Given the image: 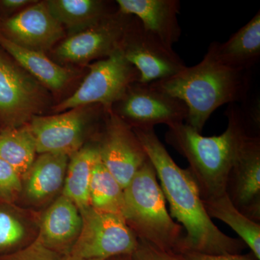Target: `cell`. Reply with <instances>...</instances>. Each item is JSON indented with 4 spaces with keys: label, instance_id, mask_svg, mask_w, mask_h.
<instances>
[{
    "label": "cell",
    "instance_id": "ac0fdd59",
    "mask_svg": "<svg viewBox=\"0 0 260 260\" xmlns=\"http://www.w3.org/2000/svg\"><path fill=\"white\" fill-rule=\"evenodd\" d=\"M208 49L228 68L240 71L251 69L260 58V12L227 42L212 43Z\"/></svg>",
    "mask_w": 260,
    "mask_h": 260
},
{
    "label": "cell",
    "instance_id": "5b68a950",
    "mask_svg": "<svg viewBox=\"0 0 260 260\" xmlns=\"http://www.w3.org/2000/svg\"><path fill=\"white\" fill-rule=\"evenodd\" d=\"M90 72L71 96L56 107V111L98 104L111 109L120 100L131 84L139 81L138 70L124 57L119 48L107 57L89 66Z\"/></svg>",
    "mask_w": 260,
    "mask_h": 260
},
{
    "label": "cell",
    "instance_id": "7a4b0ae2",
    "mask_svg": "<svg viewBox=\"0 0 260 260\" xmlns=\"http://www.w3.org/2000/svg\"><path fill=\"white\" fill-rule=\"evenodd\" d=\"M225 115L228 126L218 136L204 137L185 122L168 126L167 143L189 162L202 200L225 194L229 172L244 140L259 135V119L246 114L235 104H230Z\"/></svg>",
    "mask_w": 260,
    "mask_h": 260
},
{
    "label": "cell",
    "instance_id": "e0dca14e",
    "mask_svg": "<svg viewBox=\"0 0 260 260\" xmlns=\"http://www.w3.org/2000/svg\"><path fill=\"white\" fill-rule=\"evenodd\" d=\"M70 157L64 154H39L23 179V193L34 205L53 199L63 189Z\"/></svg>",
    "mask_w": 260,
    "mask_h": 260
},
{
    "label": "cell",
    "instance_id": "d4e9b609",
    "mask_svg": "<svg viewBox=\"0 0 260 260\" xmlns=\"http://www.w3.org/2000/svg\"><path fill=\"white\" fill-rule=\"evenodd\" d=\"M90 205L98 211L123 217L124 189L101 161L100 156L92 173Z\"/></svg>",
    "mask_w": 260,
    "mask_h": 260
},
{
    "label": "cell",
    "instance_id": "f546056e",
    "mask_svg": "<svg viewBox=\"0 0 260 260\" xmlns=\"http://www.w3.org/2000/svg\"><path fill=\"white\" fill-rule=\"evenodd\" d=\"M34 2L29 1V0H4L2 2V3L7 8L16 9V8H21V7L25 6V5L34 3Z\"/></svg>",
    "mask_w": 260,
    "mask_h": 260
},
{
    "label": "cell",
    "instance_id": "f1b7e54d",
    "mask_svg": "<svg viewBox=\"0 0 260 260\" xmlns=\"http://www.w3.org/2000/svg\"><path fill=\"white\" fill-rule=\"evenodd\" d=\"M181 260H258L252 253L247 254L210 255L197 252H184L179 254Z\"/></svg>",
    "mask_w": 260,
    "mask_h": 260
},
{
    "label": "cell",
    "instance_id": "277c9868",
    "mask_svg": "<svg viewBox=\"0 0 260 260\" xmlns=\"http://www.w3.org/2000/svg\"><path fill=\"white\" fill-rule=\"evenodd\" d=\"M157 178L148 159L124 189L123 218L138 239L178 254L185 232L168 212Z\"/></svg>",
    "mask_w": 260,
    "mask_h": 260
},
{
    "label": "cell",
    "instance_id": "cb8c5ba5",
    "mask_svg": "<svg viewBox=\"0 0 260 260\" xmlns=\"http://www.w3.org/2000/svg\"><path fill=\"white\" fill-rule=\"evenodd\" d=\"M37 146L28 124L0 133V158L8 162L23 181L37 158Z\"/></svg>",
    "mask_w": 260,
    "mask_h": 260
},
{
    "label": "cell",
    "instance_id": "8992f818",
    "mask_svg": "<svg viewBox=\"0 0 260 260\" xmlns=\"http://www.w3.org/2000/svg\"><path fill=\"white\" fill-rule=\"evenodd\" d=\"M79 211L81 231L70 256L106 260L133 254L138 239L121 215L103 213L91 207Z\"/></svg>",
    "mask_w": 260,
    "mask_h": 260
},
{
    "label": "cell",
    "instance_id": "484cf974",
    "mask_svg": "<svg viewBox=\"0 0 260 260\" xmlns=\"http://www.w3.org/2000/svg\"><path fill=\"white\" fill-rule=\"evenodd\" d=\"M23 193V181L11 166L0 158V203L13 205Z\"/></svg>",
    "mask_w": 260,
    "mask_h": 260
},
{
    "label": "cell",
    "instance_id": "4fadbf2b",
    "mask_svg": "<svg viewBox=\"0 0 260 260\" xmlns=\"http://www.w3.org/2000/svg\"><path fill=\"white\" fill-rule=\"evenodd\" d=\"M83 107L53 116H35L28 123L37 153H61L70 157L83 147L89 120Z\"/></svg>",
    "mask_w": 260,
    "mask_h": 260
},
{
    "label": "cell",
    "instance_id": "1f68e13d",
    "mask_svg": "<svg viewBox=\"0 0 260 260\" xmlns=\"http://www.w3.org/2000/svg\"><path fill=\"white\" fill-rule=\"evenodd\" d=\"M63 260H105V259H83V258H78L75 257V256H64V259Z\"/></svg>",
    "mask_w": 260,
    "mask_h": 260
},
{
    "label": "cell",
    "instance_id": "ba28073f",
    "mask_svg": "<svg viewBox=\"0 0 260 260\" xmlns=\"http://www.w3.org/2000/svg\"><path fill=\"white\" fill-rule=\"evenodd\" d=\"M46 99L44 86L0 52V121L6 129L28 124Z\"/></svg>",
    "mask_w": 260,
    "mask_h": 260
},
{
    "label": "cell",
    "instance_id": "d6986e66",
    "mask_svg": "<svg viewBox=\"0 0 260 260\" xmlns=\"http://www.w3.org/2000/svg\"><path fill=\"white\" fill-rule=\"evenodd\" d=\"M0 46L43 86L53 90H59L64 88L71 78L70 70L51 61L44 53L20 47L11 42L3 32H0Z\"/></svg>",
    "mask_w": 260,
    "mask_h": 260
},
{
    "label": "cell",
    "instance_id": "6da1fadb",
    "mask_svg": "<svg viewBox=\"0 0 260 260\" xmlns=\"http://www.w3.org/2000/svg\"><path fill=\"white\" fill-rule=\"evenodd\" d=\"M133 129L155 169L170 207L171 216L177 219L185 232L178 254H240L245 243L229 237L213 223L205 209L199 187L189 168L181 169L174 162L153 128Z\"/></svg>",
    "mask_w": 260,
    "mask_h": 260
},
{
    "label": "cell",
    "instance_id": "603a6c76",
    "mask_svg": "<svg viewBox=\"0 0 260 260\" xmlns=\"http://www.w3.org/2000/svg\"><path fill=\"white\" fill-rule=\"evenodd\" d=\"M210 218L221 220L232 228L249 246L251 252L260 259V223H256L239 211L232 204L226 193L203 201Z\"/></svg>",
    "mask_w": 260,
    "mask_h": 260
},
{
    "label": "cell",
    "instance_id": "8fae6325",
    "mask_svg": "<svg viewBox=\"0 0 260 260\" xmlns=\"http://www.w3.org/2000/svg\"><path fill=\"white\" fill-rule=\"evenodd\" d=\"M133 17L118 9L96 25L64 40L56 49V56L61 60L73 63H86L107 57L119 48Z\"/></svg>",
    "mask_w": 260,
    "mask_h": 260
},
{
    "label": "cell",
    "instance_id": "7c38bea8",
    "mask_svg": "<svg viewBox=\"0 0 260 260\" xmlns=\"http://www.w3.org/2000/svg\"><path fill=\"white\" fill-rule=\"evenodd\" d=\"M225 193L240 213L260 223V137L244 140L229 172Z\"/></svg>",
    "mask_w": 260,
    "mask_h": 260
},
{
    "label": "cell",
    "instance_id": "44dd1931",
    "mask_svg": "<svg viewBox=\"0 0 260 260\" xmlns=\"http://www.w3.org/2000/svg\"><path fill=\"white\" fill-rule=\"evenodd\" d=\"M13 206L0 205V256L28 246L39 234V219Z\"/></svg>",
    "mask_w": 260,
    "mask_h": 260
},
{
    "label": "cell",
    "instance_id": "9c48e42d",
    "mask_svg": "<svg viewBox=\"0 0 260 260\" xmlns=\"http://www.w3.org/2000/svg\"><path fill=\"white\" fill-rule=\"evenodd\" d=\"M119 49L124 57L140 73V82L150 83L177 74L185 63L173 48L145 29L133 16L126 28Z\"/></svg>",
    "mask_w": 260,
    "mask_h": 260
},
{
    "label": "cell",
    "instance_id": "30bf717a",
    "mask_svg": "<svg viewBox=\"0 0 260 260\" xmlns=\"http://www.w3.org/2000/svg\"><path fill=\"white\" fill-rule=\"evenodd\" d=\"M107 114L104 132L98 143L99 156L124 189L149 158L133 129L110 109Z\"/></svg>",
    "mask_w": 260,
    "mask_h": 260
},
{
    "label": "cell",
    "instance_id": "ffe728a7",
    "mask_svg": "<svg viewBox=\"0 0 260 260\" xmlns=\"http://www.w3.org/2000/svg\"><path fill=\"white\" fill-rule=\"evenodd\" d=\"M99 159L98 143L82 147L70 157L61 194L71 200L79 210L90 207V181Z\"/></svg>",
    "mask_w": 260,
    "mask_h": 260
},
{
    "label": "cell",
    "instance_id": "5bb4252c",
    "mask_svg": "<svg viewBox=\"0 0 260 260\" xmlns=\"http://www.w3.org/2000/svg\"><path fill=\"white\" fill-rule=\"evenodd\" d=\"M5 37L20 47L44 53L64 37V28L51 14L46 2L37 3L8 19Z\"/></svg>",
    "mask_w": 260,
    "mask_h": 260
},
{
    "label": "cell",
    "instance_id": "3957f363",
    "mask_svg": "<svg viewBox=\"0 0 260 260\" xmlns=\"http://www.w3.org/2000/svg\"><path fill=\"white\" fill-rule=\"evenodd\" d=\"M247 73L222 64L208 49L198 64L150 83L184 102L188 110L186 124L201 134L217 109L246 100L250 89Z\"/></svg>",
    "mask_w": 260,
    "mask_h": 260
},
{
    "label": "cell",
    "instance_id": "7402d4cb",
    "mask_svg": "<svg viewBox=\"0 0 260 260\" xmlns=\"http://www.w3.org/2000/svg\"><path fill=\"white\" fill-rule=\"evenodd\" d=\"M46 4L53 17L73 35L111 14L106 3L99 0H49Z\"/></svg>",
    "mask_w": 260,
    "mask_h": 260
},
{
    "label": "cell",
    "instance_id": "4dcf8cb0",
    "mask_svg": "<svg viewBox=\"0 0 260 260\" xmlns=\"http://www.w3.org/2000/svg\"><path fill=\"white\" fill-rule=\"evenodd\" d=\"M106 260H133L132 255H120L113 256Z\"/></svg>",
    "mask_w": 260,
    "mask_h": 260
},
{
    "label": "cell",
    "instance_id": "4316f807",
    "mask_svg": "<svg viewBox=\"0 0 260 260\" xmlns=\"http://www.w3.org/2000/svg\"><path fill=\"white\" fill-rule=\"evenodd\" d=\"M64 257L43 244L39 238L18 250L0 256V260H63Z\"/></svg>",
    "mask_w": 260,
    "mask_h": 260
},
{
    "label": "cell",
    "instance_id": "2e32d148",
    "mask_svg": "<svg viewBox=\"0 0 260 260\" xmlns=\"http://www.w3.org/2000/svg\"><path fill=\"white\" fill-rule=\"evenodd\" d=\"M118 9L139 19L143 27L168 47L179 42L181 29L178 21L180 1L178 0H117Z\"/></svg>",
    "mask_w": 260,
    "mask_h": 260
},
{
    "label": "cell",
    "instance_id": "83f0119b",
    "mask_svg": "<svg viewBox=\"0 0 260 260\" xmlns=\"http://www.w3.org/2000/svg\"><path fill=\"white\" fill-rule=\"evenodd\" d=\"M133 260H181L179 254L161 250L145 241L138 239V247L132 254Z\"/></svg>",
    "mask_w": 260,
    "mask_h": 260
},
{
    "label": "cell",
    "instance_id": "9a60e30c",
    "mask_svg": "<svg viewBox=\"0 0 260 260\" xmlns=\"http://www.w3.org/2000/svg\"><path fill=\"white\" fill-rule=\"evenodd\" d=\"M39 226L38 238L43 244L64 257L69 255L81 231L79 209L61 194L39 218Z\"/></svg>",
    "mask_w": 260,
    "mask_h": 260
},
{
    "label": "cell",
    "instance_id": "52a82bcc",
    "mask_svg": "<svg viewBox=\"0 0 260 260\" xmlns=\"http://www.w3.org/2000/svg\"><path fill=\"white\" fill-rule=\"evenodd\" d=\"M111 111L132 129H150L158 124L168 126L184 122L188 115L184 102L154 87L135 82Z\"/></svg>",
    "mask_w": 260,
    "mask_h": 260
}]
</instances>
